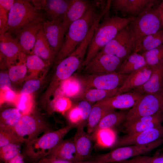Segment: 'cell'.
<instances>
[{
	"instance_id": "obj_29",
	"label": "cell",
	"mask_w": 163,
	"mask_h": 163,
	"mask_svg": "<svg viewBox=\"0 0 163 163\" xmlns=\"http://www.w3.org/2000/svg\"><path fill=\"white\" fill-rule=\"evenodd\" d=\"M114 110L96 103L93 105L87 123V133L91 134L102 118L106 114Z\"/></svg>"
},
{
	"instance_id": "obj_41",
	"label": "cell",
	"mask_w": 163,
	"mask_h": 163,
	"mask_svg": "<svg viewBox=\"0 0 163 163\" xmlns=\"http://www.w3.org/2000/svg\"><path fill=\"white\" fill-rule=\"evenodd\" d=\"M69 99L65 97L59 96L55 99L49 104V109L52 111L64 113L72 107Z\"/></svg>"
},
{
	"instance_id": "obj_18",
	"label": "cell",
	"mask_w": 163,
	"mask_h": 163,
	"mask_svg": "<svg viewBox=\"0 0 163 163\" xmlns=\"http://www.w3.org/2000/svg\"><path fill=\"white\" fill-rule=\"evenodd\" d=\"M85 127L78 126L73 138L76 150L77 162L86 161L90 156L93 149V141L91 136L84 130Z\"/></svg>"
},
{
	"instance_id": "obj_39",
	"label": "cell",
	"mask_w": 163,
	"mask_h": 163,
	"mask_svg": "<svg viewBox=\"0 0 163 163\" xmlns=\"http://www.w3.org/2000/svg\"><path fill=\"white\" fill-rule=\"evenodd\" d=\"M22 143L9 144L0 147V158L4 163L11 159L20 153Z\"/></svg>"
},
{
	"instance_id": "obj_45",
	"label": "cell",
	"mask_w": 163,
	"mask_h": 163,
	"mask_svg": "<svg viewBox=\"0 0 163 163\" xmlns=\"http://www.w3.org/2000/svg\"><path fill=\"white\" fill-rule=\"evenodd\" d=\"M67 118L69 123L75 125L76 127L80 123L81 119V114L77 105L71 107L68 110Z\"/></svg>"
},
{
	"instance_id": "obj_22",
	"label": "cell",
	"mask_w": 163,
	"mask_h": 163,
	"mask_svg": "<svg viewBox=\"0 0 163 163\" xmlns=\"http://www.w3.org/2000/svg\"><path fill=\"white\" fill-rule=\"evenodd\" d=\"M156 1L152 0H111L114 8L123 14L134 16L138 15L147 8L153 7Z\"/></svg>"
},
{
	"instance_id": "obj_44",
	"label": "cell",
	"mask_w": 163,
	"mask_h": 163,
	"mask_svg": "<svg viewBox=\"0 0 163 163\" xmlns=\"http://www.w3.org/2000/svg\"><path fill=\"white\" fill-rule=\"evenodd\" d=\"M92 104L87 101L82 100L79 101L77 105L80 111L81 117V121L77 126L85 127L87 124L92 108Z\"/></svg>"
},
{
	"instance_id": "obj_20",
	"label": "cell",
	"mask_w": 163,
	"mask_h": 163,
	"mask_svg": "<svg viewBox=\"0 0 163 163\" xmlns=\"http://www.w3.org/2000/svg\"><path fill=\"white\" fill-rule=\"evenodd\" d=\"M151 67L152 73L146 82L130 92L144 94L163 93V63Z\"/></svg>"
},
{
	"instance_id": "obj_1",
	"label": "cell",
	"mask_w": 163,
	"mask_h": 163,
	"mask_svg": "<svg viewBox=\"0 0 163 163\" xmlns=\"http://www.w3.org/2000/svg\"><path fill=\"white\" fill-rule=\"evenodd\" d=\"M109 11L104 15L103 20L99 24L95 30L88 46L81 69L121 30L128 25L135 18V16H132L125 18L117 16L110 17L108 15Z\"/></svg>"
},
{
	"instance_id": "obj_42",
	"label": "cell",
	"mask_w": 163,
	"mask_h": 163,
	"mask_svg": "<svg viewBox=\"0 0 163 163\" xmlns=\"http://www.w3.org/2000/svg\"><path fill=\"white\" fill-rule=\"evenodd\" d=\"M123 163H163V154L152 157L140 155L124 161Z\"/></svg>"
},
{
	"instance_id": "obj_24",
	"label": "cell",
	"mask_w": 163,
	"mask_h": 163,
	"mask_svg": "<svg viewBox=\"0 0 163 163\" xmlns=\"http://www.w3.org/2000/svg\"><path fill=\"white\" fill-rule=\"evenodd\" d=\"M91 6L88 0H73L61 23L66 33L71 24L81 18Z\"/></svg>"
},
{
	"instance_id": "obj_21",
	"label": "cell",
	"mask_w": 163,
	"mask_h": 163,
	"mask_svg": "<svg viewBox=\"0 0 163 163\" xmlns=\"http://www.w3.org/2000/svg\"><path fill=\"white\" fill-rule=\"evenodd\" d=\"M152 72L151 66L147 64L128 75L117 94L130 92L145 84Z\"/></svg>"
},
{
	"instance_id": "obj_35",
	"label": "cell",
	"mask_w": 163,
	"mask_h": 163,
	"mask_svg": "<svg viewBox=\"0 0 163 163\" xmlns=\"http://www.w3.org/2000/svg\"><path fill=\"white\" fill-rule=\"evenodd\" d=\"M163 44V30L149 34L142 40L138 49L134 52L141 54L156 48Z\"/></svg>"
},
{
	"instance_id": "obj_46",
	"label": "cell",
	"mask_w": 163,
	"mask_h": 163,
	"mask_svg": "<svg viewBox=\"0 0 163 163\" xmlns=\"http://www.w3.org/2000/svg\"><path fill=\"white\" fill-rule=\"evenodd\" d=\"M17 94L11 89L0 91V103L4 102L13 103L14 104L17 98Z\"/></svg>"
},
{
	"instance_id": "obj_43",
	"label": "cell",
	"mask_w": 163,
	"mask_h": 163,
	"mask_svg": "<svg viewBox=\"0 0 163 163\" xmlns=\"http://www.w3.org/2000/svg\"><path fill=\"white\" fill-rule=\"evenodd\" d=\"M19 94H31L40 88L42 78L30 79L26 80Z\"/></svg>"
},
{
	"instance_id": "obj_17",
	"label": "cell",
	"mask_w": 163,
	"mask_h": 163,
	"mask_svg": "<svg viewBox=\"0 0 163 163\" xmlns=\"http://www.w3.org/2000/svg\"><path fill=\"white\" fill-rule=\"evenodd\" d=\"M144 95L134 92H129L116 95L96 103L114 110L126 109L133 107Z\"/></svg>"
},
{
	"instance_id": "obj_8",
	"label": "cell",
	"mask_w": 163,
	"mask_h": 163,
	"mask_svg": "<svg viewBox=\"0 0 163 163\" xmlns=\"http://www.w3.org/2000/svg\"><path fill=\"white\" fill-rule=\"evenodd\" d=\"M13 129L20 141L26 143L41 133L51 129L49 123L43 118L31 113L22 115Z\"/></svg>"
},
{
	"instance_id": "obj_19",
	"label": "cell",
	"mask_w": 163,
	"mask_h": 163,
	"mask_svg": "<svg viewBox=\"0 0 163 163\" xmlns=\"http://www.w3.org/2000/svg\"><path fill=\"white\" fill-rule=\"evenodd\" d=\"M43 19L34 22L24 28L17 34L16 38L24 53L30 54L35 43L37 35L42 30Z\"/></svg>"
},
{
	"instance_id": "obj_49",
	"label": "cell",
	"mask_w": 163,
	"mask_h": 163,
	"mask_svg": "<svg viewBox=\"0 0 163 163\" xmlns=\"http://www.w3.org/2000/svg\"><path fill=\"white\" fill-rule=\"evenodd\" d=\"M36 163H93V162L90 161L74 162L46 157L40 159Z\"/></svg>"
},
{
	"instance_id": "obj_30",
	"label": "cell",
	"mask_w": 163,
	"mask_h": 163,
	"mask_svg": "<svg viewBox=\"0 0 163 163\" xmlns=\"http://www.w3.org/2000/svg\"><path fill=\"white\" fill-rule=\"evenodd\" d=\"M91 135L96 145L101 148H111L117 140L116 134L112 129H97Z\"/></svg>"
},
{
	"instance_id": "obj_7",
	"label": "cell",
	"mask_w": 163,
	"mask_h": 163,
	"mask_svg": "<svg viewBox=\"0 0 163 163\" xmlns=\"http://www.w3.org/2000/svg\"><path fill=\"white\" fill-rule=\"evenodd\" d=\"M163 144V138L144 145H130L119 147L99 155L94 161L101 163H119L151 152Z\"/></svg>"
},
{
	"instance_id": "obj_37",
	"label": "cell",
	"mask_w": 163,
	"mask_h": 163,
	"mask_svg": "<svg viewBox=\"0 0 163 163\" xmlns=\"http://www.w3.org/2000/svg\"><path fill=\"white\" fill-rule=\"evenodd\" d=\"M14 104L22 115L31 113L34 108L32 94H18Z\"/></svg>"
},
{
	"instance_id": "obj_10",
	"label": "cell",
	"mask_w": 163,
	"mask_h": 163,
	"mask_svg": "<svg viewBox=\"0 0 163 163\" xmlns=\"http://www.w3.org/2000/svg\"><path fill=\"white\" fill-rule=\"evenodd\" d=\"M128 75L116 72L101 75L82 74L77 76L83 90L91 88L109 90L119 88Z\"/></svg>"
},
{
	"instance_id": "obj_36",
	"label": "cell",
	"mask_w": 163,
	"mask_h": 163,
	"mask_svg": "<svg viewBox=\"0 0 163 163\" xmlns=\"http://www.w3.org/2000/svg\"><path fill=\"white\" fill-rule=\"evenodd\" d=\"M22 115L19 110L17 108L4 110L0 113V127L13 129Z\"/></svg>"
},
{
	"instance_id": "obj_15",
	"label": "cell",
	"mask_w": 163,
	"mask_h": 163,
	"mask_svg": "<svg viewBox=\"0 0 163 163\" xmlns=\"http://www.w3.org/2000/svg\"><path fill=\"white\" fill-rule=\"evenodd\" d=\"M0 54L6 59L8 68L24 53L16 38L8 32L0 35Z\"/></svg>"
},
{
	"instance_id": "obj_40",
	"label": "cell",
	"mask_w": 163,
	"mask_h": 163,
	"mask_svg": "<svg viewBox=\"0 0 163 163\" xmlns=\"http://www.w3.org/2000/svg\"><path fill=\"white\" fill-rule=\"evenodd\" d=\"M17 143L22 142L17 137L12 129L0 127V147L9 144Z\"/></svg>"
},
{
	"instance_id": "obj_48",
	"label": "cell",
	"mask_w": 163,
	"mask_h": 163,
	"mask_svg": "<svg viewBox=\"0 0 163 163\" xmlns=\"http://www.w3.org/2000/svg\"><path fill=\"white\" fill-rule=\"evenodd\" d=\"M12 84L8 72L1 71L0 73V91L11 89Z\"/></svg>"
},
{
	"instance_id": "obj_13",
	"label": "cell",
	"mask_w": 163,
	"mask_h": 163,
	"mask_svg": "<svg viewBox=\"0 0 163 163\" xmlns=\"http://www.w3.org/2000/svg\"><path fill=\"white\" fill-rule=\"evenodd\" d=\"M163 138V125L126 135L117 139L112 149L125 146L144 145Z\"/></svg>"
},
{
	"instance_id": "obj_14",
	"label": "cell",
	"mask_w": 163,
	"mask_h": 163,
	"mask_svg": "<svg viewBox=\"0 0 163 163\" xmlns=\"http://www.w3.org/2000/svg\"><path fill=\"white\" fill-rule=\"evenodd\" d=\"M31 2L38 10L44 11L50 21H62L73 0H34Z\"/></svg>"
},
{
	"instance_id": "obj_51",
	"label": "cell",
	"mask_w": 163,
	"mask_h": 163,
	"mask_svg": "<svg viewBox=\"0 0 163 163\" xmlns=\"http://www.w3.org/2000/svg\"><path fill=\"white\" fill-rule=\"evenodd\" d=\"M4 163H25L23 156L20 153L11 159Z\"/></svg>"
},
{
	"instance_id": "obj_26",
	"label": "cell",
	"mask_w": 163,
	"mask_h": 163,
	"mask_svg": "<svg viewBox=\"0 0 163 163\" xmlns=\"http://www.w3.org/2000/svg\"><path fill=\"white\" fill-rule=\"evenodd\" d=\"M46 157L77 162L76 148L73 140L63 139Z\"/></svg>"
},
{
	"instance_id": "obj_33",
	"label": "cell",
	"mask_w": 163,
	"mask_h": 163,
	"mask_svg": "<svg viewBox=\"0 0 163 163\" xmlns=\"http://www.w3.org/2000/svg\"><path fill=\"white\" fill-rule=\"evenodd\" d=\"M60 86L62 94L66 97L75 98L83 91L77 75H72L63 82Z\"/></svg>"
},
{
	"instance_id": "obj_32",
	"label": "cell",
	"mask_w": 163,
	"mask_h": 163,
	"mask_svg": "<svg viewBox=\"0 0 163 163\" xmlns=\"http://www.w3.org/2000/svg\"><path fill=\"white\" fill-rule=\"evenodd\" d=\"M27 55L24 54L19 59L18 62L8 68V74L12 84L16 85L25 80L27 69L25 61Z\"/></svg>"
},
{
	"instance_id": "obj_25",
	"label": "cell",
	"mask_w": 163,
	"mask_h": 163,
	"mask_svg": "<svg viewBox=\"0 0 163 163\" xmlns=\"http://www.w3.org/2000/svg\"><path fill=\"white\" fill-rule=\"evenodd\" d=\"M30 54L38 56L49 66L55 61L56 56L54 50L42 30L37 35L35 43Z\"/></svg>"
},
{
	"instance_id": "obj_5",
	"label": "cell",
	"mask_w": 163,
	"mask_h": 163,
	"mask_svg": "<svg viewBox=\"0 0 163 163\" xmlns=\"http://www.w3.org/2000/svg\"><path fill=\"white\" fill-rule=\"evenodd\" d=\"M75 128L76 126L69 123L56 130L46 131L40 136L25 143L26 156L34 163H36L47 156L66 135Z\"/></svg>"
},
{
	"instance_id": "obj_11",
	"label": "cell",
	"mask_w": 163,
	"mask_h": 163,
	"mask_svg": "<svg viewBox=\"0 0 163 163\" xmlns=\"http://www.w3.org/2000/svg\"><path fill=\"white\" fill-rule=\"evenodd\" d=\"M134 50L133 39L128 25L121 30L100 51L115 56L123 61Z\"/></svg>"
},
{
	"instance_id": "obj_27",
	"label": "cell",
	"mask_w": 163,
	"mask_h": 163,
	"mask_svg": "<svg viewBox=\"0 0 163 163\" xmlns=\"http://www.w3.org/2000/svg\"><path fill=\"white\" fill-rule=\"evenodd\" d=\"M119 88L112 90H104L96 88L85 90L75 98L76 101H85L91 103H96L117 95Z\"/></svg>"
},
{
	"instance_id": "obj_12",
	"label": "cell",
	"mask_w": 163,
	"mask_h": 163,
	"mask_svg": "<svg viewBox=\"0 0 163 163\" xmlns=\"http://www.w3.org/2000/svg\"><path fill=\"white\" fill-rule=\"evenodd\" d=\"M123 62L115 56L100 51L82 69L83 74L101 75L117 72Z\"/></svg>"
},
{
	"instance_id": "obj_50",
	"label": "cell",
	"mask_w": 163,
	"mask_h": 163,
	"mask_svg": "<svg viewBox=\"0 0 163 163\" xmlns=\"http://www.w3.org/2000/svg\"><path fill=\"white\" fill-rule=\"evenodd\" d=\"M15 1V0H0V6L9 13Z\"/></svg>"
},
{
	"instance_id": "obj_4",
	"label": "cell",
	"mask_w": 163,
	"mask_h": 163,
	"mask_svg": "<svg viewBox=\"0 0 163 163\" xmlns=\"http://www.w3.org/2000/svg\"><path fill=\"white\" fill-rule=\"evenodd\" d=\"M163 15V0L157 7H149L135 17L128 25L133 39V52L144 37L160 30Z\"/></svg>"
},
{
	"instance_id": "obj_6",
	"label": "cell",
	"mask_w": 163,
	"mask_h": 163,
	"mask_svg": "<svg viewBox=\"0 0 163 163\" xmlns=\"http://www.w3.org/2000/svg\"><path fill=\"white\" fill-rule=\"evenodd\" d=\"M43 19L40 11L30 0H16L8 13L7 32L16 36L24 28Z\"/></svg>"
},
{
	"instance_id": "obj_34",
	"label": "cell",
	"mask_w": 163,
	"mask_h": 163,
	"mask_svg": "<svg viewBox=\"0 0 163 163\" xmlns=\"http://www.w3.org/2000/svg\"><path fill=\"white\" fill-rule=\"evenodd\" d=\"M25 63L29 75L27 77L25 80L38 78L39 74L46 67L49 66L38 56L32 54L27 55Z\"/></svg>"
},
{
	"instance_id": "obj_16",
	"label": "cell",
	"mask_w": 163,
	"mask_h": 163,
	"mask_svg": "<svg viewBox=\"0 0 163 163\" xmlns=\"http://www.w3.org/2000/svg\"><path fill=\"white\" fill-rule=\"evenodd\" d=\"M62 22L49 20H44L43 22L42 30L54 50L56 57L61 48L66 34L62 26Z\"/></svg>"
},
{
	"instance_id": "obj_23",
	"label": "cell",
	"mask_w": 163,
	"mask_h": 163,
	"mask_svg": "<svg viewBox=\"0 0 163 163\" xmlns=\"http://www.w3.org/2000/svg\"><path fill=\"white\" fill-rule=\"evenodd\" d=\"M163 121V109L150 116L138 118L125 127L127 134H132L146 130L162 125Z\"/></svg>"
},
{
	"instance_id": "obj_2",
	"label": "cell",
	"mask_w": 163,
	"mask_h": 163,
	"mask_svg": "<svg viewBox=\"0 0 163 163\" xmlns=\"http://www.w3.org/2000/svg\"><path fill=\"white\" fill-rule=\"evenodd\" d=\"M98 14L91 5L81 18L71 24L56 57V63L69 56L79 46L88 34Z\"/></svg>"
},
{
	"instance_id": "obj_31",
	"label": "cell",
	"mask_w": 163,
	"mask_h": 163,
	"mask_svg": "<svg viewBox=\"0 0 163 163\" xmlns=\"http://www.w3.org/2000/svg\"><path fill=\"white\" fill-rule=\"evenodd\" d=\"M127 112L124 110L116 111L114 110L108 113L102 118L94 131L112 129L124 123L126 119Z\"/></svg>"
},
{
	"instance_id": "obj_47",
	"label": "cell",
	"mask_w": 163,
	"mask_h": 163,
	"mask_svg": "<svg viewBox=\"0 0 163 163\" xmlns=\"http://www.w3.org/2000/svg\"><path fill=\"white\" fill-rule=\"evenodd\" d=\"M8 13L0 6V35L8 30Z\"/></svg>"
},
{
	"instance_id": "obj_38",
	"label": "cell",
	"mask_w": 163,
	"mask_h": 163,
	"mask_svg": "<svg viewBox=\"0 0 163 163\" xmlns=\"http://www.w3.org/2000/svg\"><path fill=\"white\" fill-rule=\"evenodd\" d=\"M142 54L147 65L153 66L163 63V44Z\"/></svg>"
},
{
	"instance_id": "obj_3",
	"label": "cell",
	"mask_w": 163,
	"mask_h": 163,
	"mask_svg": "<svg viewBox=\"0 0 163 163\" xmlns=\"http://www.w3.org/2000/svg\"><path fill=\"white\" fill-rule=\"evenodd\" d=\"M93 36L91 33H88L82 42L70 55L56 63L54 75L48 91L49 96L56 91L63 82L73 75L77 70H80Z\"/></svg>"
},
{
	"instance_id": "obj_9",
	"label": "cell",
	"mask_w": 163,
	"mask_h": 163,
	"mask_svg": "<svg viewBox=\"0 0 163 163\" xmlns=\"http://www.w3.org/2000/svg\"><path fill=\"white\" fill-rule=\"evenodd\" d=\"M163 109V93L145 94L128 111L124 126L141 117L153 115Z\"/></svg>"
},
{
	"instance_id": "obj_28",
	"label": "cell",
	"mask_w": 163,
	"mask_h": 163,
	"mask_svg": "<svg viewBox=\"0 0 163 163\" xmlns=\"http://www.w3.org/2000/svg\"><path fill=\"white\" fill-rule=\"evenodd\" d=\"M146 65L145 60L142 54L133 52L122 62L117 72L129 75Z\"/></svg>"
}]
</instances>
